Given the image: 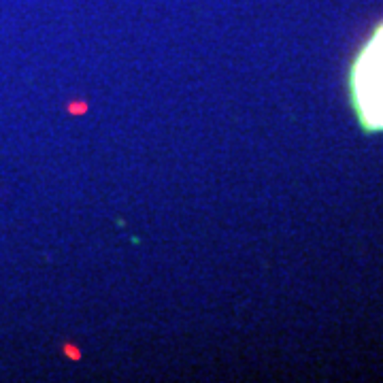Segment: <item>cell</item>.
<instances>
[{
  "instance_id": "6da1fadb",
  "label": "cell",
  "mask_w": 383,
  "mask_h": 383,
  "mask_svg": "<svg viewBox=\"0 0 383 383\" xmlns=\"http://www.w3.org/2000/svg\"><path fill=\"white\" fill-rule=\"evenodd\" d=\"M351 96L362 124L369 130H383V26L354 62Z\"/></svg>"
}]
</instances>
